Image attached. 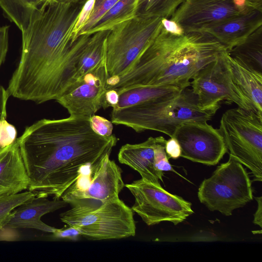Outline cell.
Wrapping results in <instances>:
<instances>
[{"label":"cell","mask_w":262,"mask_h":262,"mask_svg":"<svg viewBox=\"0 0 262 262\" xmlns=\"http://www.w3.org/2000/svg\"><path fill=\"white\" fill-rule=\"evenodd\" d=\"M166 140L163 136H159L155 146L154 164L157 170L163 172L170 171L177 173L170 165L169 158L165 152V145Z\"/></svg>","instance_id":"obj_28"},{"label":"cell","mask_w":262,"mask_h":262,"mask_svg":"<svg viewBox=\"0 0 262 262\" xmlns=\"http://www.w3.org/2000/svg\"><path fill=\"white\" fill-rule=\"evenodd\" d=\"M110 31L91 34L77 65L75 81L106 62V42Z\"/></svg>","instance_id":"obj_20"},{"label":"cell","mask_w":262,"mask_h":262,"mask_svg":"<svg viewBox=\"0 0 262 262\" xmlns=\"http://www.w3.org/2000/svg\"><path fill=\"white\" fill-rule=\"evenodd\" d=\"M165 150L168 158L176 159L181 157V146L177 139L173 137L166 140Z\"/></svg>","instance_id":"obj_34"},{"label":"cell","mask_w":262,"mask_h":262,"mask_svg":"<svg viewBox=\"0 0 262 262\" xmlns=\"http://www.w3.org/2000/svg\"><path fill=\"white\" fill-rule=\"evenodd\" d=\"M248 7L262 12V0H247Z\"/></svg>","instance_id":"obj_40"},{"label":"cell","mask_w":262,"mask_h":262,"mask_svg":"<svg viewBox=\"0 0 262 262\" xmlns=\"http://www.w3.org/2000/svg\"><path fill=\"white\" fill-rule=\"evenodd\" d=\"M162 18L136 16L111 30L106 42L107 79L129 70L160 32Z\"/></svg>","instance_id":"obj_6"},{"label":"cell","mask_w":262,"mask_h":262,"mask_svg":"<svg viewBox=\"0 0 262 262\" xmlns=\"http://www.w3.org/2000/svg\"><path fill=\"white\" fill-rule=\"evenodd\" d=\"M68 203L71 208L60 214L61 221L77 228L87 239H120L135 235L133 211L119 198L104 203L83 199Z\"/></svg>","instance_id":"obj_5"},{"label":"cell","mask_w":262,"mask_h":262,"mask_svg":"<svg viewBox=\"0 0 262 262\" xmlns=\"http://www.w3.org/2000/svg\"><path fill=\"white\" fill-rule=\"evenodd\" d=\"M251 184L243 165L229 155L228 161L219 166L210 178L201 183L198 196L209 210L230 216L234 210L252 200Z\"/></svg>","instance_id":"obj_8"},{"label":"cell","mask_w":262,"mask_h":262,"mask_svg":"<svg viewBox=\"0 0 262 262\" xmlns=\"http://www.w3.org/2000/svg\"><path fill=\"white\" fill-rule=\"evenodd\" d=\"M191 80L190 86L201 109L216 112L225 102L251 111L233 79L227 50L200 70Z\"/></svg>","instance_id":"obj_9"},{"label":"cell","mask_w":262,"mask_h":262,"mask_svg":"<svg viewBox=\"0 0 262 262\" xmlns=\"http://www.w3.org/2000/svg\"><path fill=\"white\" fill-rule=\"evenodd\" d=\"M162 28L170 34L181 35L185 33L182 27L176 21L170 19L162 18L161 20Z\"/></svg>","instance_id":"obj_35"},{"label":"cell","mask_w":262,"mask_h":262,"mask_svg":"<svg viewBox=\"0 0 262 262\" xmlns=\"http://www.w3.org/2000/svg\"><path fill=\"white\" fill-rule=\"evenodd\" d=\"M183 89L176 85H149L135 87L119 93V102L116 107L120 108L151 100L176 95Z\"/></svg>","instance_id":"obj_21"},{"label":"cell","mask_w":262,"mask_h":262,"mask_svg":"<svg viewBox=\"0 0 262 262\" xmlns=\"http://www.w3.org/2000/svg\"><path fill=\"white\" fill-rule=\"evenodd\" d=\"M118 140L114 134L95 133L88 119L36 121L17 138L29 178L28 189L36 197L60 199L86 168L111 155Z\"/></svg>","instance_id":"obj_2"},{"label":"cell","mask_w":262,"mask_h":262,"mask_svg":"<svg viewBox=\"0 0 262 262\" xmlns=\"http://www.w3.org/2000/svg\"><path fill=\"white\" fill-rule=\"evenodd\" d=\"M85 2H45L22 33L20 61L7 89L10 96L38 104L56 100L75 82L77 65L91 35L72 40Z\"/></svg>","instance_id":"obj_1"},{"label":"cell","mask_w":262,"mask_h":262,"mask_svg":"<svg viewBox=\"0 0 262 262\" xmlns=\"http://www.w3.org/2000/svg\"><path fill=\"white\" fill-rule=\"evenodd\" d=\"M9 26L0 27V67L4 62L8 50Z\"/></svg>","instance_id":"obj_33"},{"label":"cell","mask_w":262,"mask_h":262,"mask_svg":"<svg viewBox=\"0 0 262 262\" xmlns=\"http://www.w3.org/2000/svg\"><path fill=\"white\" fill-rule=\"evenodd\" d=\"M119 0H95L91 14L87 22L78 34V37L87 34L100 18Z\"/></svg>","instance_id":"obj_27"},{"label":"cell","mask_w":262,"mask_h":262,"mask_svg":"<svg viewBox=\"0 0 262 262\" xmlns=\"http://www.w3.org/2000/svg\"><path fill=\"white\" fill-rule=\"evenodd\" d=\"M95 0H86L75 25L73 32V41L77 37L78 34L89 19L94 7Z\"/></svg>","instance_id":"obj_31"},{"label":"cell","mask_w":262,"mask_h":262,"mask_svg":"<svg viewBox=\"0 0 262 262\" xmlns=\"http://www.w3.org/2000/svg\"><path fill=\"white\" fill-rule=\"evenodd\" d=\"M215 113L201 109L195 95L188 87L170 97L113 108L111 118L113 124L130 127L137 133L154 130L171 137L183 123L207 121Z\"/></svg>","instance_id":"obj_4"},{"label":"cell","mask_w":262,"mask_h":262,"mask_svg":"<svg viewBox=\"0 0 262 262\" xmlns=\"http://www.w3.org/2000/svg\"><path fill=\"white\" fill-rule=\"evenodd\" d=\"M9 97L7 89L0 85V120L7 117L6 106Z\"/></svg>","instance_id":"obj_36"},{"label":"cell","mask_w":262,"mask_h":262,"mask_svg":"<svg viewBox=\"0 0 262 262\" xmlns=\"http://www.w3.org/2000/svg\"><path fill=\"white\" fill-rule=\"evenodd\" d=\"M110 156L106 155L85 170L61 199L67 203L83 199L104 203L119 198L125 184L121 169Z\"/></svg>","instance_id":"obj_11"},{"label":"cell","mask_w":262,"mask_h":262,"mask_svg":"<svg viewBox=\"0 0 262 262\" xmlns=\"http://www.w3.org/2000/svg\"><path fill=\"white\" fill-rule=\"evenodd\" d=\"M228 52L243 64L262 73V26Z\"/></svg>","instance_id":"obj_23"},{"label":"cell","mask_w":262,"mask_h":262,"mask_svg":"<svg viewBox=\"0 0 262 262\" xmlns=\"http://www.w3.org/2000/svg\"><path fill=\"white\" fill-rule=\"evenodd\" d=\"M35 197L30 191L0 196V230L6 227L16 208Z\"/></svg>","instance_id":"obj_26"},{"label":"cell","mask_w":262,"mask_h":262,"mask_svg":"<svg viewBox=\"0 0 262 262\" xmlns=\"http://www.w3.org/2000/svg\"><path fill=\"white\" fill-rule=\"evenodd\" d=\"M119 94L116 90L114 89L106 90L105 94V102L106 107H116L119 102Z\"/></svg>","instance_id":"obj_37"},{"label":"cell","mask_w":262,"mask_h":262,"mask_svg":"<svg viewBox=\"0 0 262 262\" xmlns=\"http://www.w3.org/2000/svg\"><path fill=\"white\" fill-rule=\"evenodd\" d=\"M185 0H139L136 16L170 18Z\"/></svg>","instance_id":"obj_25"},{"label":"cell","mask_w":262,"mask_h":262,"mask_svg":"<svg viewBox=\"0 0 262 262\" xmlns=\"http://www.w3.org/2000/svg\"><path fill=\"white\" fill-rule=\"evenodd\" d=\"M240 14L232 0H185L170 18L185 32H202Z\"/></svg>","instance_id":"obj_14"},{"label":"cell","mask_w":262,"mask_h":262,"mask_svg":"<svg viewBox=\"0 0 262 262\" xmlns=\"http://www.w3.org/2000/svg\"><path fill=\"white\" fill-rule=\"evenodd\" d=\"M233 5L241 14L253 10L247 5V0H232Z\"/></svg>","instance_id":"obj_39"},{"label":"cell","mask_w":262,"mask_h":262,"mask_svg":"<svg viewBox=\"0 0 262 262\" xmlns=\"http://www.w3.org/2000/svg\"><path fill=\"white\" fill-rule=\"evenodd\" d=\"M45 0H0L4 15L25 32Z\"/></svg>","instance_id":"obj_22"},{"label":"cell","mask_w":262,"mask_h":262,"mask_svg":"<svg viewBox=\"0 0 262 262\" xmlns=\"http://www.w3.org/2000/svg\"><path fill=\"white\" fill-rule=\"evenodd\" d=\"M225 50L223 45L206 32L176 35L162 28L125 74L107 80L106 90L114 89L119 93L135 87L162 85L185 89L200 70Z\"/></svg>","instance_id":"obj_3"},{"label":"cell","mask_w":262,"mask_h":262,"mask_svg":"<svg viewBox=\"0 0 262 262\" xmlns=\"http://www.w3.org/2000/svg\"><path fill=\"white\" fill-rule=\"evenodd\" d=\"M159 137H149L137 144H126L121 146L118 155L119 162L129 166L139 173L142 179L157 184L163 181V172L155 167V146Z\"/></svg>","instance_id":"obj_18"},{"label":"cell","mask_w":262,"mask_h":262,"mask_svg":"<svg viewBox=\"0 0 262 262\" xmlns=\"http://www.w3.org/2000/svg\"><path fill=\"white\" fill-rule=\"evenodd\" d=\"M139 0H119L100 18L88 34L111 30L119 24L136 16Z\"/></svg>","instance_id":"obj_24"},{"label":"cell","mask_w":262,"mask_h":262,"mask_svg":"<svg viewBox=\"0 0 262 262\" xmlns=\"http://www.w3.org/2000/svg\"><path fill=\"white\" fill-rule=\"evenodd\" d=\"M262 26V12L253 10L228 18L204 29L227 51L241 43Z\"/></svg>","instance_id":"obj_15"},{"label":"cell","mask_w":262,"mask_h":262,"mask_svg":"<svg viewBox=\"0 0 262 262\" xmlns=\"http://www.w3.org/2000/svg\"><path fill=\"white\" fill-rule=\"evenodd\" d=\"M135 198L131 209L148 226L162 222L176 225L193 213L191 203L142 178L125 184Z\"/></svg>","instance_id":"obj_10"},{"label":"cell","mask_w":262,"mask_h":262,"mask_svg":"<svg viewBox=\"0 0 262 262\" xmlns=\"http://www.w3.org/2000/svg\"><path fill=\"white\" fill-rule=\"evenodd\" d=\"M92 130L99 135L108 137L113 134V123L105 118L94 115L90 118Z\"/></svg>","instance_id":"obj_30"},{"label":"cell","mask_w":262,"mask_h":262,"mask_svg":"<svg viewBox=\"0 0 262 262\" xmlns=\"http://www.w3.org/2000/svg\"><path fill=\"white\" fill-rule=\"evenodd\" d=\"M233 79L251 111L262 117V73L243 64L228 54Z\"/></svg>","instance_id":"obj_19"},{"label":"cell","mask_w":262,"mask_h":262,"mask_svg":"<svg viewBox=\"0 0 262 262\" xmlns=\"http://www.w3.org/2000/svg\"><path fill=\"white\" fill-rule=\"evenodd\" d=\"M29 182L17 139L0 149V196L21 192Z\"/></svg>","instance_id":"obj_17"},{"label":"cell","mask_w":262,"mask_h":262,"mask_svg":"<svg viewBox=\"0 0 262 262\" xmlns=\"http://www.w3.org/2000/svg\"><path fill=\"white\" fill-rule=\"evenodd\" d=\"M69 204L60 199L49 200L47 197H35L16 208L6 227L12 229H34L52 233L55 228L41 220L45 214L54 212Z\"/></svg>","instance_id":"obj_16"},{"label":"cell","mask_w":262,"mask_h":262,"mask_svg":"<svg viewBox=\"0 0 262 262\" xmlns=\"http://www.w3.org/2000/svg\"><path fill=\"white\" fill-rule=\"evenodd\" d=\"M45 1H54L64 3H77L86 0H45Z\"/></svg>","instance_id":"obj_41"},{"label":"cell","mask_w":262,"mask_h":262,"mask_svg":"<svg viewBox=\"0 0 262 262\" xmlns=\"http://www.w3.org/2000/svg\"><path fill=\"white\" fill-rule=\"evenodd\" d=\"M219 129L229 155L251 171L254 180L262 181V117L239 107L222 116Z\"/></svg>","instance_id":"obj_7"},{"label":"cell","mask_w":262,"mask_h":262,"mask_svg":"<svg viewBox=\"0 0 262 262\" xmlns=\"http://www.w3.org/2000/svg\"><path fill=\"white\" fill-rule=\"evenodd\" d=\"M15 127L6 120V118L0 120V149L14 143L17 139Z\"/></svg>","instance_id":"obj_29"},{"label":"cell","mask_w":262,"mask_h":262,"mask_svg":"<svg viewBox=\"0 0 262 262\" xmlns=\"http://www.w3.org/2000/svg\"><path fill=\"white\" fill-rule=\"evenodd\" d=\"M108 75L106 62L73 83L56 101L70 116L90 119L101 108L106 109Z\"/></svg>","instance_id":"obj_13"},{"label":"cell","mask_w":262,"mask_h":262,"mask_svg":"<svg viewBox=\"0 0 262 262\" xmlns=\"http://www.w3.org/2000/svg\"><path fill=\"white\" fill-rule=\"evenodd\" d=\"M172 137L180 144L181 157L193 162L215 165L228 151L220 130L207 121L184 122Z\"/></svg>","instance_id":"obj_12"},{"label":"cell","mask_w":262,"mask_h":262,"mask_svg":"<svg viewBox=\"0 0 262 262\" xmlns=\"http://www.w3.org/2000/svg\"><path fill=\"white\" fill-rule=\"evenodd\" d=\"M258 203L257 209L255 214H254V220L253 223L259 226L260 228L262 227V197H255L254 198Z\"/></svg>","instance_id":"obj_38"},{"label":"cell","mask_w":262,"mask_h":262,"mask_svg":"<svg viewBox=\"0 0 262 262\" xmlns=\"http://www.w3.org/2000/svg\"><path fill=\"white\" fill-rule=\"evenodd\" d=\"M51 233V237L54 239L68 241H77L82 236L77 228L70 226L60 229L56 228Z\"/></svg>","instance_id":"obj_32"}]
</instances>
